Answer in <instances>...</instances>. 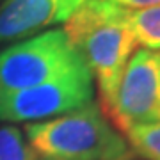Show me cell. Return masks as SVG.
<instances>
[{
  "instance_id": "1",
  "label": "cell",
  "mask_w": 160,
  "mask_h": 160,
  "mask_svg": "<svg viewBox=\"0 0 160 160\" xmlns=\"http://www.w3.org/2000/svg\"><path fill=\"white\" fill-rule=\"evenodd\" d=\"M62 30L96 80L105 109L126 62L137 50L126 22V7L114 0H86L66 20Z\"/></svg>"
},
{
  "instance_id": "2",
  "label": "cell",
  "mask_w": 160,
  "mask_h": 160,
  "mask_svg": "<svg viewBox=\"0 0 160 160\" xmlns=\"http://www.w3.org/2000/svg\"><path fill=\"white\" fill-rule=\"evenodd\" d=\"M32 160H128L132 148L102 107L91 102L46 121L27 123Z\"/></svg>"
},
{
  "instance_id": "3",
  "label": "cell",
  "mask_w": 160,
  "mask_h": 160,
  "mask_svg": "<svg viewBox=\"0 0 160 160\" xmlns=\"http://www.w3.org/2000/svg\"><path fill=\"white\" fill-rule=\"evenodd\" d=\"M86 62L62 29L14 43L0 52V98L34 87Z\"/></svg>"
},
{
  "instance_id": "4",
  "label": "cell",
  "mask_w": 160,
  "mask_h": 160,
  "mask_svg": "<svg viewBox=\"0 0 160 160\" xmlns=\"http://www.w3.org/2000/svg\"><path fill=\"white\" fill-rule=\"evenodd\" d=\"M123 133L160 121V52L132 53L109 105L102 109Z\"/></svg>"
},
{
  "instance_id": "5",
  "label": "cell",
  "mask_w": 160,
  "mask_h": 160,
  "mask_svg": "<svg viewBox=\"0 0 160 160\" xmlns=\"http://www.w3.org/2000/svg\"><path fill=\"white\" fill-rule=\"evenodd\" d=\"M92 75L86 62L34 87L0 98V119L9 123H36L92 102Z\"/></svg>"
},
{
  "instance_id": "6",
  "label": "cell",
  "mask_w": 160,
  "mask_h": 160,
  "mask_svg": "<svg viewBox=\"0 0 160 160\" xmlns=\"http://www.w3.org/2000/svg\"><path fill=\"white\" fill-rule=\"evenodd\" d=\"M61 22H66L61 0H4L0 4V45L29 39Z\"/></svg>"
},
{
  "instance_id": "7",
  "label": "cell",
  "mask_w": 160,
  "mask_h": 160,
  "mask_svg": "<svg viewBox=\"0 0 160 160\" xmlns=\"http://www.w3.org/2000/svg\"><path fill=\"white\" fill-rule=\"evenodd\" d=\"M126 22L137 45L160 52V6L142 9L126 7Z\"/></svg>"
},
{
  "instance_id": "8",
  "label": "cell",
  "mask_w": 160,
  "mask_h": 160,
  "mask_svg": "<svg viewBox=\"0 0 160 160\" xmlns=\"http://www.w3.org/2000/svg\"><path fill=\"white\" fill-rule=\"evenodd\" d=\"M125 139L132 151L146 160H160V121L126 132Z\"/></svg>"
},
{
  "instance_id": "9",
  "label": "cell",
  "mask_w": 160,
  "mask_h": 160,
  "mask_svg": "<svg viewBox=\"0 0 160 160\" xmlns=\"http://www.w3.org/2000/svg\"><path fill=\"white\" fill-rule=\"evenodd\" d=\"M0 160H32L25 135L16 126L0 128Z\"/></svg>"
},
{
  "instance_id": "10",
  "label": "cell",
  "mask_w": 160,
  "mask_h": 160,
  "mask_svg": "<svg viewBox=\"0 0 160 160\" xmlns=\"http://www.w3.org/2000/svg\"><path fill=\"white\" fill-rule=\"evenodd\" d=\"M86 0H61V4H62V12H64V18L68 20L71 14H73L77 9H78L82 4H84Z\"/></svg>"
}]
</instances>
